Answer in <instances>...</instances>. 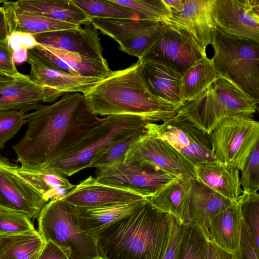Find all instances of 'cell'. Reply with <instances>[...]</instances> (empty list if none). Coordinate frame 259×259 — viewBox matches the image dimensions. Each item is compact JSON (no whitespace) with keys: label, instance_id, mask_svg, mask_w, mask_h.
<instances>
[{"label":"cell","instance_id":"obj_1","mask_svg":"<svg viewBox=\"0 0 259 259\" xmlns=\"http://www.w3.org/2000/svg\"><path fill=\"white\" fill-rule=\"evenodd\" d=\"M25 118L28 128L12 148L17 161L27 167H42L54 160L101 120L80 93L66 94L51 105L40 104Z\"/></svg>","mask_w":259,"mask_h":259},{"label":"cell","instance_id":"obj_2","mask_svg":"<svg viewBox=\"0 0 259 259\" xmlns=\"http://www.w3.org/2000/svg\"><path fill=\"white\" fill-rule=\"evenodd\" d=\"M173 216L147 199L132 212L104 230L96 240L102 259H161Z\"/></svg>","mask_w":259,"mask_h":259},{"label":"cell","instance_id":"obj_3","mask_svg":"<svg viewBox=\"0 0 259 259\" xmlns=\"http://www.w3.org/2000/svg\"><path fill=\"white\" fill-rule=\"evenodd\" d=\"M141 60L128 67L111 71L84 94L97 115H133L146 122H163L175 116L178 107L152 94L143 77Z\"/></svg>","mask_w":259,"mask_h":259},{"label":"cell","instance_id":"obj_4","mask_svg":"<svg viewBox=\"0 0 259 259\" xmlns=\"http://www.w3.org/2000/svg\"><path fill=\"white\" fill-rule=\"evenodd\" d=\"M146 122L140 116L114 115L101 121L80 140L44 167L65 177L89 168L110 146L143 130Z\"/></svg>","mask_w":259,"mask_h":259},{"label":"cell","instance_id":"obj_5","mask_svg":"<svg viewBox=\"0 0 259 259\" xmlns=\"http://www.w3.org/2000/svg\"><path fill=\"white\" fill-rule=\"evenodd\" d=\"M258 101L226 79L220 78L196 99L185 103L177 114L186 117L209 135L229 117L251 116L256 112Z\"/></svg>","mask_w":259,"mask_h":259},{"label":"cell","instance_id":"obj_6","mask_svg":"<svg viewBox=\"0 0 259 259\" xmlns=\"http://www.w3.org/2000/svg\"><path fill=\"white\" fill-rule=\"evenodd\" d=\"M211 45L219 78L259 100V42L229 35L216 27Z\"/></svg>","mask_w":259,"mask_h":259},{"label":"cell","instance_id":"obj_7","mask_svg":"<svg viewBox=\"0 0 259 259\" xmlns=\"http://www.w3.org/2000/svg\"><path fill=\"white\" fill-rule=\"evenodd\" d=\"M38 232L45 242L59 247L69 259H97L96 241L80 229L73 206L62 200H51L38 217Z\"/></svg>","mask_w":259,"mask_h":259},{"label":"cell","instance_id":"obj_8","mask_svg":"<svg viewBox=\"0 0 259 259\" xmlns=\"http://www.w3.org/2000/svg\"><path fill=\"white\" fill-rule=\"evenodd\" d=\"M209 135L213 160L240 171L259 143V123L251 116H234L221 122Z\"/></svg>","mask_w":259,"mask_h":259},{"label":"cell","instance_id":"obj_9","mask_svg":"<svg viewBox=\"0 0 259 259\" xmlns=\"http://www.w3.org/2000/svg\"><path fill=\"white\" fill-rule=\"evenodd\" d=\"M177 178L147 163L124 161L96 167L95 177L100 183L132 191L145 198Z\"/></svg>","mask_w":259,"mask_h":259},{"label":"cell","instance_id":"obj_10","mask_svg":"<svg viewBox=\"0 0 259 259\" xmlns=\"http://www.w3.org/2000/svg\"><path fill=\"white\" fill-rule=\"evenodd\" d=\"M90 23L117 42L122 51L139 59L149 51L166 27L160 23L142 19L93 18Z\"/></svg>","mask_w":259,"mask_h":259},{"label":"cell","instance_id":"obj_11","mask_svg":"<svg viewBox=\"0 0 259 259\" xmlns=\"http://www.w3.org/2000/svg\"><path fill=\"white\" fill-rule=\"evenodd\" d=\"M145 130L166 141L194 165L213 160L209 135L176 114L161 123L146 122Z\"/></svg>","mask_w":259,"mask_h":259},{"label":"cell","instance_id":"obj_12","mask_svg":"<svg viewBox=\"0 0 259 259\" xmlns=\"http://www.w3.org/2000/svg\"><path fill=\"white\" fill-rule=\"evenodd\" d=\"M124 161L147 163L177 177L196 179L194 164L166 141L146 131L129 147Z\"/></svg>","mask_w":259,"mask_h":259},{"label":"cell","instance_id":"obj_13","mask_svg":"<svg viewBox=\"0 0 259 259\" xmlns=\"http://www.w3.org/2000/svg\"><path fill=\"white\" fill-rule=\"evenodd\" d=\"M27 54L30 66L28 76L43 90L44 103L55 101L67 93L84 94L102 79L74 75L51 65L32 50Z\"/></svg>","mask_w":259,"mask_h":259},{"label":"cell","instance_id":"obj_14","mask_svg":"<svg viewBox=\"0 0 259 259\" xmlns=\"http://www.w3.org/2000/svg\"><path fill=\"white\" fill-rule=\"evenodd\" d=\"M212 15L225 33L259 42L258 0H214Z\"/></svg>","mask_w":259,"mask_h":259},{"label":"cell","instance_id":"obj_15","mask_svg":"<svg viewBox=\"0 0 259 259\" xmlns=\"http://www.w3.org/2000/svg\"><path fill=\"white\" fill-rule=\"evenodd\" d=\"M19 165L0 155V205L37 218L48 202L17 171Z\"/></svg>","mask_w":259,"mask_h":259},{"label":"cell","instance_id":"obj_16","mask_svg":"<svg viewBox=\"0 0 259 259\" xmlns=\"http://www.w3.org/2000/svg\"><path fill=\"white\" fill-rule=\"evenodd\" d=\"M206 57L188 33L166 25L160 38L141 58L162 62L183 75Z\"/></svg>","mask_w":259,"mask_h":259},{"label":"cell","instance_id":"obj_17","mask_svg":"<svg viewBox=\"0 0 259 259\" xmlns=\"http://www.w3.org/2000/svg\"><path fill=\"white\" fill-rule=\"evenodd\" d=\"M214 0H184L180 12L171 11L164 25L185 31L207 56L206 49L211 44L216 28L212 9Z\"/></svg>","mask_w":259,"mask_h":259},{"label":"cell","instance_id":"obj_18","mask_svg":"<svg viewBox=\"0 0 259 259\" xmlns=\"http://www.w3.org/2000/svg\"><path fill=\"white\" fill-rule=\"evenodd\" d=\"M33 36L37 44L43 46L77 53L91 59H105L98 30L93 26H79Z\"/></svg>","mask_w":259,"mask_h":259},{"label":"cell","instance_id":"obj_19","mask_svg":"<svg viewBox=\"0 0 259 259\" xmlns=\"http://www.w3.org/2000/svg\"><path fill=\"white\" fill-rule=\"evenodd\" d=\"M147 198L132 191L105 185L90 176L61 200L78 207H91L140 201Z\"/></svg>","mask_w":259,"mask_h":259},{"label":"cell","instance_id":"obj_20","mask_svg":"<svg viewBox=\"0 0 259 259\" xmlns=\"http://www.w3.org/2000/svg\"><path fill=\"white\" fill-rule=\"evenodd\" d=\"M32 50L51 65L74 75L103 79L111 71L105 59H91L38 44Z\"/></svg>","mask_w":259,"mask_h":259},{"label":"cell","instance_id":"obj_21","mask_svg":"<svg viewBox=\"0 0 259 259\" xmlns=\"http://www.w3.org/2000/svg\"><path fill=\"white\" fill-rule=\"evenodd\" d=\"M139 59L142 64L143 79L150 92L180 109L184 105L182 96V75L162 62Z\"/></svg>","mask_w":259,"mask_h":259},{"label":"cell","instance_id":"obj_22","mask_svg":"<svg viewBox=\"0 0 259 259\" xmlns=\"http://www.w3.org/2000/svg\"><path fill=\"white\" fill-rule=\"evenodd\" d=\"M146 199L91 207L72 206L80 230L96 241L104 230L130 214Z\"/></svg>","mask_w":259,"mask_h":259},{"label":"cell","instance_id":"obj_23","mask_svg":"<svg viewBox=\"0 0 259 259\" xmlns=\"http://www.w3.org/2000/svg\"><path fill=\"white\" fill-rule=\"evenodd\" d=\"M233 202L193 179L188 211V224L197 225L210 241L209 227L213 218Z\"/></svg>","mask_w":259,"mask_h":259},{"label":"cell","instance_id":"obj_24","mask_svg":"<svg viewBox=\"0 0 259 259\" xmlns=\"http://www.w3.org/2000/svg\"><path fill=\"white\" fill-rule=\"evenodd\" d=\"M194 165L197 181L231 201L239 199L243 191L237 168L215 161Z\"/></svg>","mask_w":259,"mask_h":259},{"label":"cell","instance_id":"obj_25","mask_svg":"<svg viewBox=\"0 0 259 259\" xmlns=\"http://www.w3.org/2000/svg\"><path fill=\"white\" fill-rule=\"evenodd\" d=\"M193 180L187 177H178L147 199L158 209L187 225Z\"/></svg>","mask_w":259,"mask_h":259},{"label":"cell","instance_id":"obj_26","mask_svg":"<svg viewBox=\"0 0 259 259\" xmlns=\"http://www.w3.org/2000/svg\"><path fill=\"white\" fill-rule=\"evenodd\" d=\"M44 100L42 88L28 75L21 74L12 83L0 89V112L21 110L26 113L36 109Z\"/></svg>","mask_w":259,"mask_h":259},{"label":"cell","instance_id":"obj_27","mask_svg":"<svg viewBox=\"0 0 259 259\" xmlns=\"http://www.w3.org/2000/svg\"><path fill=\"white\" fill-rule=\"evenodd\" d=\"M2 7L6 12L9 33L19 31L34 35L79 26L22 9L15 2L5 1Z\"/></svg>","mask_w":259,"mask_h":259},{"label":"cell","instance_id":"obj_28","mask_svg":"<svg viewBox=\"0 0 259 259\" xmlns=\"http://www.w3.org/2000/svg\"><path fill=\"white\" fill-rule=\"evenodd\" d=\"M241 221L237 200L213 218L209 227L210 241L221 249L233 253L239 244Z\"/></svg>","mask_w":259,"mask_h":259},{"label":"cell","instance_id":"obj_29","mask_svg":"<svg viewBox=\"0 0 259 259\" xmlns=\"http://www.w3.org/2000/svg\"><path fill=\"white\" fill-rule=\"evenodd\" d=\"M17 171L48 202L61 200L75 187L66 177L44 166L27 167L21 165Z\"/></svg>","mask_w":259,"mask_h":259},{"label":"cell","instance_id":"obj_30","mask_svg":"<svg viewBox=\"0 0 259 259\" xmlns=\"http://www.w3.org/2000/svg\"><path fill=\"white\" fill-rule=\"evenodd\" d=\"M15 3L22 9L54 20L77 26L90 23L89 18L73 0H23Z\"/></svg>","mask_w":259,"mask_h":259},{"label":"cell","instance_id":"obj_31","mask_svg":"<svg viewBox=\"0 0 259 259\" xmlns=\"http://www.w3.org/2000/svg\"><path fill=\"white\" fill-rule=\"evenodd\" d=\"M45 241L37 231L0 236V259H37Z\"/></svg>","mask_w":259,"mask_h":259},{"label":"cell","instance_id":"obj_32","mask_svg":"<svg viewBox=\"0 0 259 259\" xmlns=\"http://www.w3.org/2000/svg\"><path fill=\"white\" fill-rule=\"evenodd\" d=\"M218 78L211 59L204 57L192 66L182 76L184 104L196 99Z\"/></svg>","mask_w":259,"mask_h":259},{"label":"cell","instance_id":"obj_33","mask_svg":"<svg viewBox=\"0 0 259 259\" xmlns=\"http://www.w3.org/2000/svg\"><path fill=\"white\" fill-rule=\"evenodd\" d=\"M90 19L93 18L142 19L133 9L113 0H73ZM143 20V19H142Z\"/></svg>","mask_w":259,"mask_h":259},{"label":"cell","instance_id":"obj_34","mask_svg":"<svg viewBox=\"0 0 259 259\" xmlns=\"http://www.w3.org/2000/svg\"><path fill=\"white\" fill-rule=\"evenodd\" d=\"M209 242L197 225L187 224L179 259H208Z\"/></svg>","mask_w":259,"mask_h":259},{"label":"cell","instance_id":"obj_35","mask_svg":"<svg viewBox=\"0 0 259 259\" xmlns=\"http://www.w3.org/2000/svg\"><path fill=\"white\" fill-rule=\"evenodd\" d=\"M238 201L242 220L259 252V194L257 192H242Z\"/></svg>","mask_w":259,"mask_h":259},{"label":"cell","instance_id":"obj_36","mask_svg":"<svg viewBox=\"0 0 259 259\" xmlns=\"http://www.w3.org/2000/svg\"><path fill=\"white\" fill-rule=\"evenodd\" d=\"M136 12L143 20L164 24L171 15L172 10L163 0H113Z\"/></svg>","mask_w":259,"mask_h":259},{"label":"cell","instance_id":"obj_37","mask_svg":"<svg viewBox=\"0 0 259 259\" xmlns=\"http://www.w3.org/2000/svg\"><path fill=\"white\" fill-rule=\"evenodd\" d=\"M34 230L28 214L0 205V236L23 233Z\"/></svg>","mask_w":259,"mask_h":259},{"label":"cell","instance_id":"obj_38","mask_svg":"<svg viewBox=\"0 0 259 259\" xmlns=\"http://www.w3.org/2000/svg\"><path fill=\"white\" fill-rule=\"evenodd\" d=\"M144 132V128L136 132L114 144L99 157L95 159L90 164L89 167L96 168L105 166L124 161L126 153L131 145L136 141Z\"/></svg>","mask_w":259,"mask_h":259},{"label":"cell","instance_id":"obj_39","mask_svg":"<svg viewBox=\"0 0 259 259\" xmlns=\"http://www.w3.org/2000/svg\"><path fill=\"white\" fill-rule=\"evenodd\" d=\"M25 112L10 110L0 112V150L14 137L22 126L27 123Z\"/></svg>","mask_w":259,"mask_h":259},{"label":"cell","instance_id":"obj_40","mask_svg":"<svg viewBox=\"0 0 259 259\" xmlns=\"http://www.w3.org/2000/svg\"><path fill=\"white\" fill-rule=\"evenodd\" d=\"M240 181L243 192H257L259 189V143L249 155L240 170Z\"/></svg>","mask_w":259,"mask_h":259},{"label":"cell","instance_id":"obj_41","mask_svg":"<svg viewBox=\"0 0 259 259\" xmlns=\"http://www.w3.org/2000/svg\"><path fill=\"white\" fill-rule=\"evenodd\" d=\"M186 227L187 225L180 223L173 216L168 243L161 259H179L180 247Z\"/></svg>","mask_w":259,"mask_h":259},{"label":"cell","instance_id":"obj_42","mask_svg":"<svg viewBox=\"0 0 259 259\" xmlns=\"http://www.w3.org/2000/svg\"><path fill=\"white\" fill-rule=\"evenodd\" d=\"M233 255L234 259H259V252L242 220L239 244Z\"/></svg>","mask_w":259,"mask_h":259},{"label":"cell","instance_id":"obj_43","mask_svg":"<svg viewBox=\"0 0 259 259\" xmlns=\"http://www.w3.org/2000/svg\"><path fill=\"white\" fill-rule=\"evenodd\" d=\"M7 43L12 52L22 48L32 50L37 45L33 35L19 31L10 33Z\"/></svg>","mask_w":259,"mask_h":259},{"label":"cell","instance_id":"obj_44","mask_svg":"<svg viewBox=\"0 0 259 259\" xmlns=\"http://www.w3.org/2000/svg\"><path fill=\"white\" fill-rule=\"evenodd\" d=\"M13 52L7 41L0 43V71L13 76L21 73L16 68L12 59Z\"/></svg>","mask_w":259,"mask_h":259},{"label":"cell","instance_id":"obj_45","mask_svg":"<svg viewBox=\"0 0 259 259\" xmlns=\"http://www.w3.org/2000/svg\"><path fill=\"white\" fill-rule=\"evenodd\" d=\"M37 259H69L66 254L51 241L46 242Z\"/></svg>","mask_w":259,"mask_h":259},{"label":"cell","instance_id":"obj_46","mask_svg":"<svg viewBox=\"0 0 259 259\" xmlns=\"http://www.w3.org/2000/svg\"><path fill=\"white\" fill-rule=\"evenodd\" d=\"M208 259H234L232 253L225 251L209 241Z\"/></svg>","mask_w":259,"mask_h":259},{"label":"cell","instance_id":"obj_47","mask_svg":"<svg viewBox=\"0 0 259 259\" xmlns=\"http://www.w3.org/2000/svg\"><path fill=\"white\" fill-rule=\"evenodd\" d=\"M9 28L4 8L0 7V43L7 42L9 35Z\"/></svg>","mask_w":259,"mask_h":259},{"label":"cell","instance_id":"obj_48","mask_svg":"<svg viewBox=\"0 0 259 259\" xmlns=\"http://www.w3.org/2000/svg\"><path fill=\"white\" fill-rule=\"evenodd\" d=\"M28 50L22 48L13 52L12 59L15 64H20L28 60Z\"/></svg>","mask_w":259,"mask_h":259},{"label":"cell","instance_id":"obj_49","mask_svg":"<svg viewBox=\"0 0 259 259\" xmlns=\"http://www.w3.org/2000/svg\"><path fill=\"white\" fill-rule=\"evenodd\" d=\"M164 3L172 10L180 12L183 8L184 0H163Z\"/></svg>","mask_w":259,"mask_h":259},{"label":"cell","instance_id":"obj_50","mask_svg":"<svg viewBox=\"0 0 259 259\" xmlns=\"http://www.w3.org/2000/svg\"><path fill=\"white\" fill-rule=\"evenodd\" d=\"M16 77L0 71V89L12 83Z\"/></svg>","mask_w":259,"mask_h":259},{"label":"cell","instance_id":"obj_51","mask_svg":"<svg viewBox=\"0 0 259 259\" xmlns=\"http://www.w3.org/2000/svg\"><path fill=\"white\" fill-rule=\"evenodd\" d=\"M5 1H2V0H0V5L3 4Z\"/></svg>","mask_w":259,"mask_h":259},{"label":"cell","instance_id":"obj_52","mask_svg":"<svg viewBox=\"0 0 259 259\" xmlns=\"http://www.w3.org/2000/svg\"><path fill=\"white\" fill-rule=\"evenodd\" d=\"M97 259H102V258H97Z\"/></svg>","mask_w":259,"mask_h":259}]
</instances>
